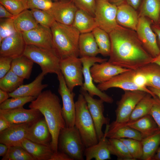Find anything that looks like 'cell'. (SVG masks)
<instances>
[{
  "mask_svg": "<svg viewBox=\"0 0 160 160\" xmlns=\"http://www.w3.org/2000/svg\"><path fill=\"white\" fill-rule=\"evenodd\" d=\"M109 34L111 50L108 61L110 63L136 70L152 62L153 58L143 47L135 31L119 25Z\"/></svg>",
  "mask_w": 160,
  "mask_h": 160,
  "instance_id": "obj_1",
  "label": "cell"
},
{
  "mask_svg": "<svg viewBox=\"0 0 160 160\" xmlns=\"http://www.w3.org/2000/svg\"><path fill=\"white\" fill-rule=\"evenodd\" d=\"M29 107L38 110L44 116L51 135L50 146L54 152H57L60 131L66 126L59 98L50 90H46L31 101Z\"/></svg>",
  "mask_w": 160,
  "mask_h": 160,
  "instance_id": "obj_2",
  "label": "cell"
},
{
  "mask_svg": "<svg viewBox=\"0 0 160 160\" xmlns=\"http://www.w3.org/2000/svg\"><path fill=\"white\" fill-rule=\"evenodd\" d=\"M54 48L60 59L79 55L78 43L80 34L72 25L56 21L50 28Z\"/></svg>",
  "mask_w": 160,
  "mask_h": 160,
  "instance_id": "obj_3",
  "label": "cell"
},
{
  "mask_svg": "<svg viewBox=\"0 0 160 160\" xmlns=\"http://www.w3.org/2000/svg\"><path fill=\"white\" fill-rule=\"evenodd\" d=\"M75 103L74 126L79 131L86 148L97 144L99 140L87 102L82 94H79Z\"/></svg>",
  "mask_w": 160,
  "mask_h": 160,
  "instance_id": "obj_4",
  "label": "cell"
},
{
  "mask_svg": "<svg viewBox=\"0 0 160 160\" xmlns=\"http://www.w3.org/2000/svg\"><path fill=\"white\" fill-rule=\"evenodd\" d=\"M23 55L38 64L42 72L46 75L53 73L57 75L61 72L60 59L55 51L33 45H26Z\"/></svg>",
  "mask_w": 160,
  "mask_h": 160,
  "instance_id": "obj_5",
  "label": "cell"
},
{
  "mask_svg": "<svg viewBox=\"0 0 160 160\" xmlns=\"http://www.w3.org/2000/svg\"><path fill=\"white\" fill-rule=\"evenodd\" d=\"M58 149L69 156L73 160H84L85 148L81 137L75 126H65L60 132L58 141Z\"/></svg>",
  "mask_w": 160,
  "mask_h": 160,
  "instance_id": "obj_6",
  "label": "cell"
},
{
  "mask_svg": "<svg viewBox=\"0 0 160 160\" xmlns=\"http://www.w3.org/2000/svg\"><path fill=\"white\" fill-rule=\"evenodd\" d=\"M147 93L141 91H124L117 103L116 120L110 124L120 126L128 122L136 105Z\"/></svg>",
  "mask_w": 160,
  "mask_h": 160,
  "instance_id": "obj_7",
  "label": "cell"
},
{
  "mask_svg": "<svg viewBox=\"0 0 160 160\" xmlns=\"http://www.w3.org/2000/svg\"><path fill=\"white\" fill-rule=\"evenodd\" d=\"M60 68L66 85L71 92L75 87L83 86V67L80 58L71 57L60 59Z\"/></svg>",
  "mask_w": 160,
  "mask_h": 160,
  "instance_id": "obj_8",
  "label": "cell"
},
{
  "mask_svg": "<svg viewBox=\"0 0 160 160\" xmlns=\"http://www.w3.org/2000/svg\"><path fill=\"white\" fill-rule=\"evenodd\" d=\"M117 7L108 1L96 0L94 17L97 27L109 33L119 25L116 20Z\"/></svg>",
  "mask_w": 160,
  "mask_h": 160,
  "instance_id": "obj_9",
  "label": "cell"
},
{
  "mask_svg": "<svg viewBox=\"0 0 160 160\" xmlns=\"http://www.w3.org/2000/svg\"><path fill=\"white\" fill-rule=\"evenodd\" d=\"M83 67L84 81L81 89L85 90L91 96L96 95L104 102L111 104L113 102L111 96L100 90L94 84L91 76L90 68L95 63H102L107 61L106 59L95 57L84 56L80 57Z\"/></svg>",
  "mask_w": 160,
  "mask_h": 160,
  "instance_id": "obj_10",
  "label": "cell"
},
{
  "mask_svg": "<svg viewBox=\"0 0 160 160\" xmlns=\"http://www.w3.org/2000/svg\"><path fill=\"white\" fill-rule=\"evenodd\" d=\"M153 21L149 18L140 17L136 33L142 45L148 53L154 58L160 53L156 37L151 28Z\"/></svg>",
  "mask_w": 160,
  "mask_h": 160,
  "instance_id": "obj_11",
  "label": "cell"
},
{
  "mask_svg": "<svg viewBox=\"0 0 160 160\" xmlns=\"http://www.w3.org/2000/svg\"><path fill=\"white\" fill-rule=\"evenodd\" d=\"M135 70H130L119 74L104 82L99 84L97 87L101 91H106L112 88H118L124 91H141L155 95L148 88L140 87L134 82L133 78Z\"/></svg>",
  "mask_w": 160,
  "mask_h": 160,
  "instance_id": "obj_12",
  "label": "cell"
},
{
  "mask_svg": "<svg viewBox=\"0 0 160 160\" xmlns=\"http://www.w3.org/2000/svg\"><path fill=\"white\" fill-rule=\"evenodd\" d=\"M59 82L58 92L62 101V113L66 126H74L76 114L75 103L74 100L75 94L67 87L63 76L60 72L57 75Z\"/></svg>",
  "mask_w": 160,
  "mask_h": 160,
  "instance_id": "obj_13",
  "label": "cell"
},
{
  "mask_svg": "<svg viewBox=\"0 0 160 160\" xmlns=\"http://www.w3.org/2000/svg\"><path fill=\"white\" fill-rule=\"evenodd\" d=\"M87 103L89 111L93 119L96 133L99 140L104 135L102 128L103 125L109 124V119L104 115V102L101 99L94 98L87 92L80 89Z\"/></svg>",
  "mask_w": 160,
  "mask_h": 160,
  "instance_id": "obj_14",
  "label": "cell"
},
{
  "mask_svg": "<svg viewBox=\"0 0 160 160\" xmlns=\"http://www.w3.org/2000/svg\"><path fill=\"white\" fill-rule=\"evenodd\" d=\"M22 34L26 45L54 49L52 33L50 28L39 24L34 28Z\"/></svg>",
  "mask_w": 160,
  "mask_h": 160,
  "instance_id": "obj_15",
  "label": "cell"
},
{
  "mask_svg": "<svg viewBox=\"0 0 160 160\" xmlns=\"http://www.w3.org/2000/svg\"><path fill=\"white\" fill-rule=\"evenodd\" d=\"M78 8L72 0H60L53 2L49 11L55 21L61 24L72 25Z\"/></svg>",
  "mask_w": 160,
  "mask_h": 160,
  "instance_id": "obj_16",
  "label": "cell"
},
{
  "mask_svg": "<svg viewBox=\"0 0 160 160\" xmlns=\"http://www.w3.org/2000/svg\"><path fill=\"white\" fill-rule=\"evenodd\" d=\"M34 122L12 124L9 128L0 132V143L8 146H21L22 141L26 138L29 127Z\"/></svg>",
  "mask_w": 160,
  "mask_h": 160,
  "instance_id": "obj_17",
  "label": "cell"
},
{
  "mask_svg": "<svg viewBox=\"0 0 160 160\" xmlns=\"http://www.w3.org/2000/svg\"><path fill=\"white\" fill-rule=\"evenodd\" d=\"M130 70L112 64L108 61L95 63L90 68L93 82L98 84L107 81L113 77Z\"/></svg>",
  "mask_w": 160,
  "mask_h": 160,
  "instance_id": "obj_18",
  "label": "cell"
},
{
  "mask_svg": "<svg viewBox=\"0 0 160 160\" xmlns=\"http://www.w3.org/2000/svg\"><path fill=\"white\" fill-rule=\"evenodd\" d=\"M26 45L22 33L17 32L0 43V57L13 59L23 55Z\"/></svg>",
  "mask_w": 160,
  "mask_h": 160,
  "instance_id": "obj_19",
  "label": "cell"
},
{
  "mask_svg": "<svg viewBox=\"0 0 160 160\" xmlns=\"http://www.w3.org/2000/svg\"><path fill=\"white\" fill-rule=\"evenodd\" d=\"M41 114L37 109H26L23 107L11 109H0V116L12 124L33 122L40 118Z\"/></svg>",
  "mask_w": 160,
  "mask_h": 160,
  "instance_id": "obj_20",
  "label": "cell"
},
{
  "mask_svg": "<svg viewBox=\"0 0 160 160\" xmlns=\"http://www.w3.org/2000/svg\"><path fill=\"white\" fill-rule=\"evenodd\" d=\"M26 138L35 143L50 146L51 135L44 117L33 122L28 129Z\"/></svg>",
  "mask_w": 160,
  "mask_h": 160,
  "instance_id": "obj_21",
  "label": "cell"
},
{
  "mask_svg": "<svg viewBox=\"0 0 160 160\" xmlns=\"http://www.w3.org/2000/svg\"><path fill=\"white\" fill-rule=\"evenodd\" d=\"M117 7L116 20L118 24L136 31L139 18L137 11L126 2Z\"/></svg>",
  "mask_w": 160,
  "mask_h": 160,
  "instance_id": "obj_22",
  "label": "cell"
},
{
  "mask_svg": "<svg viewBox=\"0 0 160 160\" xmlns=\"http://www.w3.org/2000/svg\"><path fill=\"white\" fill-rule=\"evenodd\" d=\"M46 74L41 72L31 83L22 84L14 91L9 93L10 97H33L37 98L42 92V90L48 86L42 84V82Z\"/></svg>",
  "mask_w": 160,
  "mask_h": 160,
  "instance_id": "obj_23",
  "label": "cell"
},
{
  "mask_svg": "<svg viewBox=\"0 0 160 160\" xmlns=\"http://www.w3.org/2000/svg\"><path fill=\"white\" fill-rule=\"evenodd\" d=\"M104 135L108 138H130L139 141L143 139L140 132L127 125L113 126L109 124L106 125Z\"/></svg>",
  "mask_w": 160,
  "mask_h": 160,
  "instance_id": "obj_24",
  "label": "cell"
},
{
  "mask_svg": "<svg viewBox=\"0 0 160 160\" xmlns=\"http://www.w3.org/2000/svg\"><path fill=\"white\" fill-rule=\"evenodd\" d=\"M86 160H105L111 159L108 139L104 135L96 144L85 148L84 153Z\"/></svg>",
  "mask_w": 160,
  "mask_h": 160,
  "instance_id": "obj_25",
  "label": "cell"
},
{
  "mask_svg": "<svg viewBox=\"0 0 160 160\" xmlns=\"http://www.w3.org/2000/svg\"><path fill=\"white\" fill-rule=\"evenodd\" d=\"M21 146L30 153L35 160H50L54 152L50 145L35 143L26 138L22 141Z\"/></svg>",
  "mask_w": 160,
  "mask_h": 160,
  "instance_id": "obj_26",
  "label": "cell"
},
{
  "mask_svg": "<svg viewBox=\"0 0 160 160\" xmlns=\"http://www.w3.org/2000/svg\"><path fill=\"white\" fill-rule=\"evenodd\" d=\"M78 47L81 57H95L100 54L98 46L92 32L80 33Z\"/></svg>",
  "mask_w": 160,
  "mask_h": 160,
  "instance_id": "obj_27",
  "label": "cell"
},
{
  "mask_svg": "<svg viewBox=\"0 0 160 160\" xmlns=\"http://www.w3.org/2000/svg\"><path fill=\"white\" fill-rule=\"evenodd\" d=\"M72 25L80 33L92 32L97 27L94 17L79 9L76 12Z\"/></svg>",
  "mask_w": 160,
  "mask_h": 160,
  "instance_id": "obj_28",
  "label": "cell"
},
{
  "mask_svg": "<svg viewBox=\"0 0 160 160\" xmlns=\"http://www.w3.org/2000/svg\"><path fill=\"white\" fill-rule=\"evenodd\" d=\"M123 125L128 126L140 132L142 134L143 138L153 134L159 129L150 114L146 115L135 121L128 122L121 125Z\"/></svg>",
  "mask_w": 160,
  "mask_h": 160,
  "instance_id": "obj_29",
  "label": "cell"
},
{
  "mask_svg": "<svg viewBox=\"0 0 160 160\" xmlns=\"http://www.w3.org/2000/svg\"><path fill=\"white\" fill-rule=\"evenodd\" d=\"M13 20L17 32L22 33L34 28L39 24L31 10L28 9L15 16Z\"/></svg>",
  "mask_w": 160,
  "mask_h": 160,
  "instance_id": "obj_30",
  "label": "cell"
},
{
  "mask_svg": "<svg viewBox=\"0 0 160 160\" xmlns=\"http://www.w3.org/2000/svg\"><path fill=\"white\" fill-rule=\"evenodd\" d=\"M139 17H148L158 24L160 16V0H142L139 8Z\"/></svg>",
  "mask_w": 160,
  "mask_h": 160,
  "instance_id": "obj_31",
  "label": "cell"
},
{
  "mask_svg": "<svg viewBox=\"0 0 160 160\" xmlns=\"http://www.w3.org/2000/svg\"><path fill=\"white\" fill-rule=\"evenodd\" d=\"M34 62L23 55L13 59L11 69L19 77L28 79L30 76Z\"/></svg>",
  "mask_w": 160,
  "mask_h": 160,
  "instance_id": "obj_32",
  "label": "cell"
},
{
  "mask_svg": "<svg viewBox=\"0 0 160 160\" xmlns=\"http://www.w3.org/2000/svg\"><path fill=\"white\" fill-rule=\"evenodd\" d=\"M143 155L141 159L152 160L160 145V129L143 139Z\"/></svg>",
  "mask_w": 160,
  "mask_h": 160,
  "instance_id": "obj_33",
  "label": "cell"
},
{
  "mask_svg": "<svg viewBox=\"0 0 160 160\" xmlns=\"http://www.w3.org/2000/svg\"><path fill=\"white\" fill-rule=\"evenodd\" d=\"M143 74L147 80V87L160 89V67L150 63L136 70Z\"/></svg>",
  "mask_w": 160,
  "mask_h": 160,
  "instance_id": "obj_34",
  "label": "cell"
},
{
  "mask_svg": "<svg viewBox=\"0 0 160 160\" xmlns=\"http://www.w3.org/2000/svg\"><path fill=\"white\" fill-rule=\"evenodd\" d=\"M154 101V98L152 95L147 93L136 105L128 122L135 121L149 114Z\"/></svg>",
  "mask_w": 160,
  "mask_h": 160,
  "instance_id": "obj_35",
  "label": "cell"
},
{
  "mask_svg": "<svg viewBox=\"0 0 160 160\" xmlns=\"http://www.w3.org/2000/svg\"><path fill=\"white\" fill-rule=\"evenodd\" d=\"M98 46L100 54L104 57L109 56L111 50V41L109 34L98 27L92 32Z\"/></svg>",
  "mask_w": 160,
  "mask_h": 160,
  "instance_id": "obj_36",
  "label": "cell"
},
{
  "mask_svg": "<svg viewBox=\"0 0 160 160\" xmlns=\"http://www.w3.org/2000/svg\"><path fill=\"white\" fill-rule=\"evenodd\" d=\"M108 148L111 154L116 156L119 160H134L125 145L119 139H108Z\"/></svg>",
  "mask_w": 160,
  "mask_h": 160,
  "instance_id": "obj_37",
  "label": "cell"
},
{
  "mask_svg": "<svg viewBox=\"0 0 160 160\" xmlns=\"http://www.w3.org/2000/svg\"><path fill=\"white\" fill-rule=\"evenodd\" d=\"M24 80L10 69L4 77L0 79V89L9 93L12 92L23 84Z\"/></svg>",
  "mask_w": 160,
  "mask_h": 160,
  "instance_id": "obj_38",
  "label": "cell"
},
{
  "mask_svg": "<svg viewBox=\"0 0 160 160\" xmlns=\"http://www.w3.org/2000/svg\"><path fill=\"white\" fill-rule=\"evenodd\" d=\"M1 160H35L34 158L20 146H9L6 155Z\"/></svg>",
  "mask_w": 160,
  "mask_h": 160,
  "instance_id": "obj_39",
  "label": "cell"
},
{
  "mask_svg": "<svg viewBox=\"0 0 160 160\" xmlns=\"http://www.w3.org/2000/svg\"><path fill=\"white\" fill-rule=\"evenodd\" d=\"M0 3L15 16L28 9V0H0Z\"/></svg>",
  "mask_w": 160,
  "mask_h": 160,
  "instance_id": "obj_40",
  "label": "cell"
},
{
  "mask_svg": "<svg viewBox=\"0 0 160 160\" xmlns=\"http://www.w3.org/2000/svg\"><path fill=\"white\" fill-rule=\"evenodd\" d=\"M30 10L35 20L39 24L50 28L55 21L52 15L49 11L38 9Z\"/></svg>",
  "mask_w": 160,
  "mask_h": 160,
  "instance_id": "obj_41",
  "label": "cell"
},
{
  "mask_svg": "<svg viewBox=\"0 0 160 160\" xmlns=\"http://www.w3.org/2000/svg\"><path fill=\"white\" fill-rule=\"evenodd\" d=\"M36 98L33 97H13L8 99L0 104V109H11L23 107L25 104L31 102Z\"/></svg>",
  "mask_w": 160,
  "mask_h": 160,
  "instance_id": "obj_42",
  "label": "cell"
},
{
  "mask_svg": "<svg viewBox=\"0 0 160 160\" xmlns=\"http://www.w3.org/2000/svg\"><path fill=\"white\" fill-rule=\"evenodd\" d=\"M120 139L126 146L134 160L141 159L143 155V146L141 141L130 138Z\"/></svg>",
  "mask_w": 160,
  "mask_h": 160,
  "instance_id": "obj_43",
  "label": "cell"
},
{
  "mask_svg": "<svg viewBox=\"0 0 160 160\" xmlns=\"http://www.w3.org/2000/svg\"><path fill=\"white\" fill-rule=\"evenodd\" d=\"M13 19L11 18H0V43L5 38L17 32L14 25Z\"/></svg>",
  "mask_w": 160,
  "mask_h": 160,
  "instance_id": "obj_44",
  "label": "cell"
},
{
  "mask_svg": "<svg viewBox=\"0 0 160 160\" xmlns=\"http://www.w3.org/2000/svg\"><path fill=\"white\" fill-rule=\"evenodd\" d=\"M78 9H81L94 16L96 0H72Z\"/></svg>",
  "mask_w": 160,
  "mask_h": 160,
  "instance_id": "obj_45",
  "label": "cell"
},
{
  "mask_svg": "<svg viewBox=\"0 0 160 160\" xmlns=\"http://www.w3.org/2000/svg\"><path fill=\"white\" fill-rule=\"evenodd\" d=\"M28 9H38L49 11L52 8L53 2L51 0H28Z\"/></svg>",
  "mask_w": 160,
  "mask_h": 160,
  "instance_id": "obj_46",
  "label": "cell"
},
{
  "mask_svg": "<svg viewBox=\"0 0 160 160\" xmlns=\"http://www.w3.org/2000/svg\"><path fill=\"white\" fill-rule=\"evenodd\" d=\"M153 97L154 102L149 114L152 117L160 129V100L156 95Z\"/></svg>",
  "mask_w": 160,
  "mask_h": 160,
  "instance_id": "obj_47",
  "label": "cell"
},
{
  "mask_svg": "<svg viewBox=\"0 0 160 160\" xmlns=\"http://www.w3.org/2000/svg\"><path fill=\"white\" fill-rule=\"evenodd\" d=\"M13 59L9 57H0V79L10 70Z\"/></svg>",
  "mask_w": 160,
  "mask_h": 160,
  "instance_id": "obj_48",
  "label": "cell"
},
{
  "mask_svg": "<svg viewBox=\"0 0 160 160\" xmlns=\"http://www.w3.org/2000/svg\"><path fill=\"white\" fill-rule=\"evenodd\" d=\"M133 80L135 84L138 86L143 88H147L145 77L143 74L137 70H135Z\"/></svg>",
  "mask_w": 160,
  "mask_h": 160,
  "instance_id": "obj_49",
  "label": "cell"
},
{
  "mask_svg": "<svg viewBox=\"0 0 160 160\" xmlns=\"http://www.w3.org/2000/svg\"><path fill=\"white\" fill-rule=\"evenodd\" d=\"M50 160H73L67 154L61 151L54 152Z\"/></svg>",
  "mask_w": 160,
  "mask_h": 160,
  "instance_id": "obj_50",
  "label": "cell"
},
{
  "mask_svg": "<svg viewBox=\"0 0 160 160\" xmlns=\"http://www.w3.org/2000/svg\"><path fill=\"white\" fill-rule=\"evenodd\" d=\"M15 16L10 13L3 5L0 4V18L14 19Z\"/></svg>",
  "mask_w": 160,
  "mask_h": 160,
  "instance_id": "obj_51",
  "label": "cell"
},
{
  "mask_svg": "<svg viewBox=\"0 0 160 160\" xmlns=\"http://www.w3.org/2000/svg\"><path fill=\"white\" fill-rule=\"evenodd\" d=\"M151 28L156 35L157 45L160 50V26L153 23L151 25Z\"/></svg>",
  "mask_w": 160,
  "mask_h": 160,
  "instance_id": "obj_52",
  "label": "cell"
},
{
  "mask_svg": "<svg viewBox=\"0 0 160 160\" xmlns=\"http://www.w3.org/2000/svg\"><path fill=\"white\" fill-rule=\"evenodd\" d=\"M12 124L3 116H0V132L9 128Z\"/></svg>",
  "mask_w": 160,
  "mask_h": 160,
  "instance_id": "obj_53",
  "label": "cell"
},
{
  "mask_svg": "<svg viewBox=\"0 0 160 160\" xmlns=\"http://www.w3.org/2000/svg\"><path fill=\"white\" fill-rule=\"evenodd\" d=\"M142 0H126V2L136 10L140 7Z\"/></svg>",
  "mask_w": 160,
  "mask_h": 160,
  "instance_id": "obj_54",
  "label": "cell"
},
{
  "mask_svg": "<svg viewBox=\"0 0 160 160\" xmlns=\"http://www.w3.org/2000/svg\"><path fill=\"white\" fill-rule=\"evenodd\" d=\"M9 97V93L0 89V104L5 101Z\"/></svg>",
  "mask_w": 160,
  "mask_h": 160,
  "instance_id": "obj_55",
  "label": "cell"
},
{
  "mask_svg": "<svg viewBox=\"0 0 160 160\" xmlns=\"http://www.w3.org/2000/svg\"><path fill=\"white\" fill-rule=\"evenodd\" d=\"M9 148V146L0 143V156L4 157L7 154Z\"/></svg>",
  "mask_w": 160,
  "mask_h": 160,
  "instance_id": "obj_56",
  "label": "cell"
},
{
  "mask_svg": "<svg viewBox=\"0 0 160 160\" xmlns=\"http://www.w3.org/2000/svg\"><path fill=\"white\" fill-rule=\"evenodd\" d=\"M148 88L160 100V89L148 87Z\"/></svg>",
  "mask_w": 160,
  "mask_h": 160,
  "instance_id": "obj_57",
  "label": "cell"
},
{
  "mask_svg": "<svg viewBox=\"0 0 160 160\" xmlns=\"http://www.w3.org/2000/svg\"><path fill=\"white\" fill-rule=\"evenodd\" d=\"M108 1L111 3L117 6L125 2L126 0H108Z\"/></svg>",
  "mask_w": 160,
  "mask_h": 160,
  "instance_id": "obj_58",
  "label": "cell"
},
{
  "mask_svg": "<svg viewBox=\"0 0 160 160\" xmlns=\"http://www.w3.org/2000/svg\"><path fill=\"white\" fill-rule=\"evenodd\" d=\"M152 160H160V145L153 156Z\"/></svg>",
  "mask_w": 160,
  "mask_h": 160,
  "instance_id": "obj_59",
  "label": "cell"
},
{
  "mask_svg": "<svg viewBox=\"0 0 160 160\" xmlns=\"http://www.w3.org/2000/svg\"><path fill=\"white\" fill-rule=\"evenodd\" d=\"M152 63H155L160 67V53L156 57L153 58Z\"/></svg>",
  "mask_w": 160,
  "mask_h": 160,
  "instance_id": "obj_60",
  "label": "cell"
},
{
  "mask_svg": "<svg viewBox=\"0 0 160 160\" xmlns=\"http://www.w3.org/2000/svg\"><path fill=\"white\" fill-rule=\"evenodd\" d=\"M158 24L160 26V16L159 21V22Z\"/></svg>",
  "mask_w": 160,
  "mask_h": 160,
  "instance_id": "obj_61",
  "label": "cell"
},
{
  "mask_svg": "<svg viewBox=\"0 0 160 160\" xmlns=\"http://www.w3.org/2000/svg\"><path fill=\"white\" fill-rule=\"evenodd\" d=\"M103 0L106 1H108V0Z\"/></svg>",
  "mask_w": 160,
  "mask_h": 160,
  "instance_id": "obj_62",
  "label": "cell"
}]
</instances>
